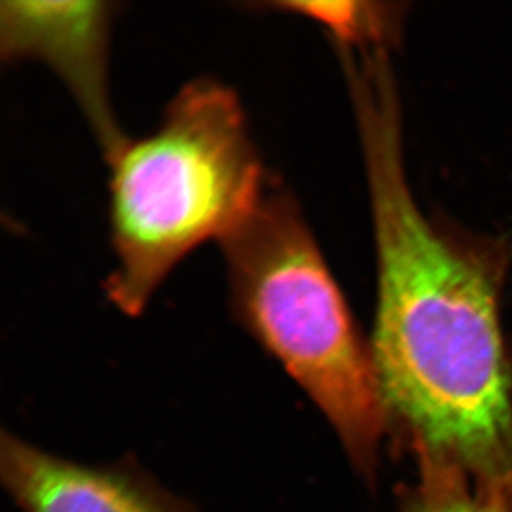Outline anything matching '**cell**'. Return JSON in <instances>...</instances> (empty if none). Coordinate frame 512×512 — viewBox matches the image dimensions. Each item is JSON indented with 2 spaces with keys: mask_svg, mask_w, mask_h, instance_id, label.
I'll return each mask as SVG.
<instances>
[{
  "mask_svg": "<svg viewBox=\"0 0 512 512\" xmlns=\"http://www.w3.org/2000/svg\"><path fill=\"white\" fill-rule=\"evenodd\" d=\"M373 221L372 352L389 413L417 454L512 495V360L500 319L501 265L434 228L404 173L392 110L359 121Z\"/></svg>",
  "mask_w": 512,
  "mask_h": 512,
  "instance_id": "6da1fadb",
  "label": "cell"
},
{
  "mask_svg": "<svg viewBox=\"0 0 512 512\" xmlns=\"http://www.w3.org/2000/svg\"><path fill=\"white\" fill-rule=\"evenodd\" d=\"M109 164L117 266L104 291L130 318L185 256L247 217L269 178L237 94L211 79L188 83L161 126L128 140Z\"/></svg>",
  "mask_w": 512,
  "mask_h": 512,
  "instance_id": "7a4b0ae2",
  "label": "cell"
},
{
  "mask_svg": "<svg viewBox=\"0 0 512 512\" xmlns=\"http://www.w3.org/2000/svg\"><path fill=\"white\" fill-rule=\"evenodd\" d=\"M220 244L232 318L325 414L356 466L372 471L390 416L372 346L295 198L269 177Z\"/></svg>",
  "mask_w": 512,
  "mask_h": 512,
  "instance_id": "3957f363",
  "label": "cell"
},
{
  "mask_svg": "<svg viewBox=\"0 0 512 512\" xmlns=\"http://www.w3.org/2000/svg\"><path fill=\"white\" fill-rule=\"evenodd\" d=\"M114 15L110 2L0 3L2 59L47 64L79 103L107 163L128 141L114 120L107 87Z\"/></svg>",
  "mask_w": 512,
  "mask_h": 512,
  "instance_id": "277c9868",
  "label": "cell"
},
{
  "mask_svg": "<svg viewBox=\"0 0 512 512\" xmlns=\"http://www.w3.org/2000/svg\"><path fill=\"white\" fill-rule=\"evenodd\" d=\"M0 480L22 512H198L134 457L79 463L8 430L0 433Z\"/></svg>",
  "mask_w": 512,
  "mask_h": 512,
  "instance_id": "5b68a950",
  "label": "cell"
},
{
  "mask_svg": "<svg viewBox=\"0 0 512 512\" xmlns=\"http://www.w3.org/2000/svg\"><path fill=\"white\" fill-rule=\"evenodd\" d=\"M417 456L420 480L407 494L403 512H512V495L477 483L456 464Z\"/></svg>",
  "mask_w": 512,
  "mask_h": 512,
  "instance_id": "8992f818",
  "label": "cell"
},
{
  "mask_svg": "<svg viewBox=\"0 0 512 512\" xmlns=\"http://www.w3.org/2000/svg\"><path fill=\"white\" fill-rule=\"evenodd\" d=\"M268 6L316 20L329 30L339 47L386 46L392 33L393 13L377 10L375 3L275 2Z\"/></svg>",
  "mask_w": 512,
  "mask_h": 512,
  "instance_id": "52a82bcc",
  "label": "cell"
}]
</instances>
